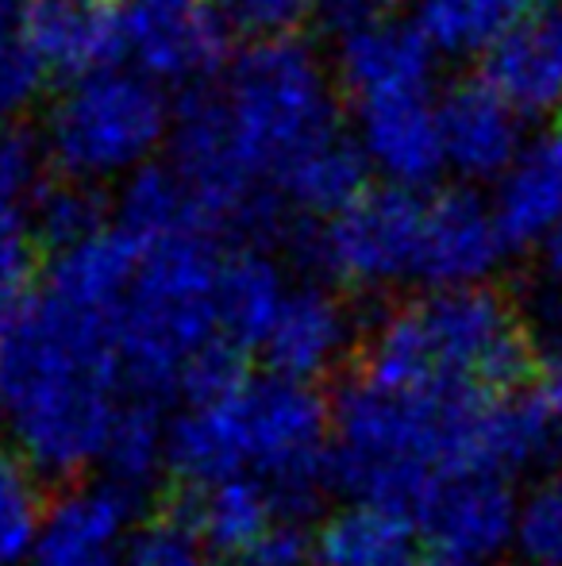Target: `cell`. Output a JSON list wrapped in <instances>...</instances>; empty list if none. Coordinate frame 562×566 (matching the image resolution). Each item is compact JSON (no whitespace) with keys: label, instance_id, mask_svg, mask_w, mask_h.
Instances as JSON below:
<instances>
[{"label":"cell","instance_id":"cell-1","mask_svg":"<svg viewBox=\"0 0 562 566\" xmlns=\"http://www.w3.org/2000/svg\"><path fill=\"white\" fill-rule=\"evenodd\" d=\"M339 97L331 62L297 35L251 43L178 108L170 174L212 231L274 228L300 174L347 139Z\"/></svg>","mask_w":562,"mask_h":566},{"label":"cell","instance_id":"cell-2","mask_svg":"<svg viewBox=\"0 0 562 566\" xmlns=\"http://www.w3.org/2000/svg\"><path fill=\"white\" fill-rule=\"evenodd\" d=\"M116 324L31 297L0 324V417L15 459L39 478H74L100 462L120 412Z\"/></svg>","mask_w":562,"mask_h":566},{"label":"cell","instance_id":"cell-3","mask_svg":"<svg viewBox=\"0 0 562 566\" xmlns=\"http://www.w3.org/2000/svg\"><path fill=\"white\" fill-rule=\"evenodd\" d=\"M170 470L185 490L255 478L274 493L282 516L300 521L331 482V409L316 386L247 374L235 389L173 417Z\"/></svg>","mask_w":562,"mask_h":566},{"label":"cell","instance_id":"cell-4","mask_svg":"<svg viewBox=\"0 0 562 566\" xmlns=\"http://www.w3.org/2000/svg\"><path fill=\"white\" fill-rule=\"evenodd\" d=\"M536 366L520 308L489 285L421 293L374 324L362 355L367 378L455 401L517 394Z\"/></svg>","mask_w":562,"mask_h":566},{"label":"cell","instance_id":"cell-5","mask_svg":"<svg viewBox=\"0 0 562 566\" xmlns=\"http://www.w3.org/2000/svg\"><path fill=\"white\" fill-rule=\"evenodd\" d=\"M481 401L385 386L367 374L331 409V482L362 505L413 513L439 478L470 467Z\"/></svg>","mask_w":562,"mask_h":566},{"label":"cell","instance_id":"cell-6","mask_svg":"<svg viewBox=\"0 0 562 566\" xmlns=\"http://www.w3.org/2000/svg\"><path fill=\"white\" fill-rule=\"evenodd\" d=\"M220 262L216 239L193 235L139 247V270L116 321L124 378L139 397L178 394L181 374L201 350L220 343Z\"/></svg>","mask_w":562,"mask_h":566},{"label":"cell","instance_id":"cell-7","mask_svg":"<svg viewBox=\"0 0 562 566\" xmlns=\"http://www.w3.org/2000/svg\"><path fill=\"white\" fill-rule=\"evenodd\" d=\"M173 113L162 85L128 66L74 77L43 119V155L70 186L131 181L170 143Z\"/></svg>","mask_w":562,"mask_h":566},{"label":"cell","instance_id":"cell-8","mask_svg":"<svg viewBox=\"0 0 562 566\" xmlns=\"http://www.w3.org/2000/svg\"><path fill=\"white\" fill-rule=\"evenodd\" d=\"M427 189L378 186L324 220L308 239V254L324 274L359 293L421 285L427 247Z\"/></svg>","mask_w":562,"mask_h":566},{"label":"cell","instance_id":"cell-9","mask_svg":"<svg viewBox=\"0 0 562 566\" xmlns=\"http://www.w3.org/2000/svg\"><path fill=\"white\" fill-rule=\"evenodd\" d=\"M435 59L439 54L413 20H397L390 12H354L336 39L331 70L351 113H370L432 101Z\"/></svg>","mask_w":562,"mask_h":566},{"label":"cell","instance_id":"cell-10","mask_svg":"<svg viewBox=\"0 0 562 566\" xmlns=\"http://www.w3.org/2000/svg\"><path fill=\"white\" fill-rule=\"evenodd\" d=\"M120 43L131 70L158 85H197L227 59V23L220 0H124Z\"/></svg>","mask_w":562,"mask_h":566},{"label":"cell","instance_id":"cell-11","mask_svg":"<svg viewBox=\"0 0 562 566\" xmlns=\"http://www.w3.org/2000/svg\"><path fill=\"white\" fill-rule=\"evenodd\" d=\"M520 497L512 485L486 470H458L432 485L413 509L416 532L443 555L463 566L494 563L512 547Z\"/></svg>","mask_w":562,"mask_h":566},{"label":"cell","instance_id":"cell-12","mask_svg":"<svg viewBox=\"0 0 562 566\" xmlns=\"http://www.w3.org/2000/svg\"><path fill=\"white\" fill-rule=\"evenodd\" d=\"M136 536V497L108 482L70 485L46 505L28 566H124Z\"/></svg>","mask_w":562,"mask_h":566},{"label":"cell","instance_id":"cell-13","mask_svg":"<svg viewBox=\"0 0 562 566\" xmlns=\"http://www.w3.org/2000/svg\"><path fill=\"white\" fill-rule=\"evenodd\" d=\"M351 343V308L324 285L293 282L258 350H263L271 374H278L285 381H300V386H316L320 378L343 366Z\"/></svg>","mask_w":562,"mask_h":566},{"label":"cell","instance_id":"cell-14","mask_svg":"<svg viewBox=\"0 0 562 566\" xmlns=\"http://www.w3.org/2000/svg\"><path fill=\"white\" fill-rule=\"evenodd\" d=\"M505 243L497 217L474 193H432L421 290H474L501 266Z\"/></svg>","mask_w":562,"mask_h":566},{"label":"cell","instance_id":"cell-15","mask_svg":"<svg viewBox=\"0 0 562 566\" xmlns=\"http://www.w3.org/2000/svg\"><path fill=\"white\" fill-rule=\"evenodd\" d=\"M509 101L486 82H463L439 101L443 163L466 181H497L524 147V127Z\"/></svg>","mask_w":562,"mask_h":566},{"label":"cell","instance_id":"cell-16","mask_svg":"<svg viewBox=\"0 0 562 566\" xmlns=\"http://www.w3.org/2000/svg\"><path fill=\"white\" fill-rule=\"evenodd\" d=\"M520 116H551L562 108V0L532 8L494 51L486 77Z\"/></svg>","mask_w":562,"mask_h":566},{"label":"cell","instance_id":"cell-17","mask_svg":"<svg viewBox=\"0 0 562 566\" xmlns=\"http://www.w3.org/2000/svg\"><path fill=\"white\" fill-rule=\"evenodd\" d=\"M139 270V247L116 224L93 231L70 247H59L46 266L43 297L116 324Z\"/></svg>","mask_w":562,"mask_h":566},{"label":"cell","instance_id":"cell-18","mask_svg":"<svg viewBox=\"0 0 562 566\" xmlns=\"http://www.w3.org/2000/svg\"><path fill=\"white\" fill-rule=\"evenodd\" d=\"M509 247H540L562 224V127L524 139L489 201Z\"/></svg>","mask_w":562,"mask_h":566},{"label":"cell","instance_id":"cell-19","mask_svg":"<svg viewBox=\"0 0 562 566\" xmlns=\"http://www.w3.org/2000/svg\"><path fill=\"white\" fill-rule=\"evenodd\" d=\"M178 516L189 524L204 552L227 555V559H247L282 521L278 501L255 478H227L216 485H201V490H185L178 505ZM300 524V521H297Z\"/></svg>","mask_w":562,"mask_h":566},{"label":"cell","instance_id":"cell-20","mask_svg":"<svg viewBox=\"0 0 562 566\" xmlns=\"http://www.w3.org/2000/svg\"><path fill=\"white\" fill-rule=\"evenodd\" d=\"M28 23L54 74L85 77L116 66L124 51L120 15L105 0H28Z\"/></svg>","mask_w":562,"mask_h":566},{"label":"cell","instance_id":"cell-21","mask_svg":"<svg viewBox=\"0 0 562 566\" xmlns=\"http://www.w3.org/2000/svg\"><path fill=\"white\" fill-rule=\"evenodd\" d=\"M562 428L536 401V394H505L481 401L474 417L470 467L509 482L520 470H532L551 459Z\"/></svg>","mask_w":562,"mask_h":566},{"label":"cell","instance_id":"cell-22","mask_svg":"<svg viewBox=\"0 0 562 566\" xmlns=\"http://www.w3.org/2000/svg\"><path fill=\"white\" fill-rule=\"evenodd\" d=\"M413 516L351 501L312 532L308 566H416Z\"/></svg>","mask_w":562,"mask_h":566},{"label":"cell","instance_id":"cell-23","mask_svg":"<svg viewBox=\"0 0 562 566\" xmlns=\"http://www.w3.org/2000/svg\"><path fill=\"white\" fill-rule=\"evenodd\" d=\"M293 282L282 274V266L258 247L227 251L220 262V336L232 347H255L266 339L274 316H278L285 293Z\"/></svg>","mask_w":562,"mask_h":566},{"label":"cell","instance_id":"cell-24","mask_svg":"<svg viewBox=\"0 0 562 566\" xmlns=\"http://www.w3.org/2000/svg\"><path fill=\"white\" fill-rule=\"evenodd\" d=\"M528 15V0H416V28L443 59H486Z\"/></svg>","mask_w":562,"mask_h":566},{"label":"cell","instance_id":"cell-25","mask_svg":"<svg viewBox=\"0 0 562 566\" xmlns=\"http://www.w3.org/2000/svg\"><path fill=\"white\" fill-rule=\"evenodd\" d=\"M100 467H105V482L128 497L147 493L162 478V470H170V424L162 420L158 401L136 394L120 405L100 451Z\"/></svg>","mask_w":562,"mask_h":566},{"label":"cell","instance_id":"cell-26","mask_svg":"<svg viewBox=\"0 0 562 566\" xmlns=\"http://www.w3.org/2000/svg\"><path fill=\"white\" fill-rule=\"evenodd\" d=\"M116 228L136 247L193 235V231L216 235V231L204 224L201 209H197L193 197L185 193V186L170 174V166H166V170L150 166V170L136 174L131 181H124L120 205H116Z\"/></svg>","mask_w":562,"mask_h":566},{"label":"cell","instance_id":"cell-27","mask_svg":"<svg viewBox=\"0 0 562 566\" xmlns=\"http://www.w3.org/2000/svg\"><path fill=\"white\" fill-rule=\"evenodd\" d=\"M46 62L28 23V0H0V124H12L39 101Z\"/></svg>","mask_w":562,"mask_h":566},{"label":"cell","instance_id":"cell-28","mask_svg":"<svg viewBox=\"0 0 562 566\" xmlns=\"http://www.w3.org/2000/svg\"><path fill=\"white\" fill-rule=\"evenodd\" d=\"M43 513L39 474L12 454H0V566H28Z\"/></svg>","mask_w":562,"mask_h":566},{"label":"cell","instance_id":"cell-29","mask_svg":"<svg viewBox=\"0 0 562 566\" xmlns=\"http://www.w3.org/2000/svg\"><path fill=\"white\" fill-rule=\"evenodd\" d=\"M512 547L524 566H562V467L540 474L520 497Z\"/></svg>","mask_w":562,"mask_h":566},{"label":"cell","instance_id":"cell-30","mask_svg":"<svg viewBox=\"0 0 562 566\" xmlns=\"http://www.w3.org/2000/svg\"><path fill=\"white\" fill-rule=\"evenodd\" d=\"M35 209H0V324L12 321L31 301L39 270Z\"/></svg>","mask_w":562,"mask_h":566},{"label":"cell","instance_id":"cell-31","mask_svg":"<svg viewBox=\"0 0 562 566\" xmlns=\"http://www.w3.org/2000/svg\"><path fill=\"white\" fill-rule=\"evenodd\" d=\"M108 228L105 217H100V205L93 197V189L85 186H59V189H43L35 201V231L43 243H51L54 251L59 247H70L77 239L93 235V231Z\"/></svg>","mask_w":562,"mask_h":566},{"label":"cell","instance_id":"cell-32","mask_svg":"<svg viewBox=\"0 0 562 566\" xmlns=\"http://www.w3.org/2000/svg\"><path fill=\"white\" fill-rule=\"evenodd\" d=\"M43 147L15 124H0V209H35Z\"/></svg>","mask_w":562,"mask_h":566},{"label":"cell","instance_id":"cell-33","mask_svg":"<svg viewBox=\"0 0 562 566\" xmlns=\"http://www.w3.org/2000/svg\"><path fill=\"white\" fill-rule=\"evenodd\" d=\"M328 4H343V0H220L227 23L251 31L255 43H263V39H293V31L300 23H308Z\"/></svg>","mask_w":562,"mask_h":566},{"label":"cell","instance_id":"cell-34","mask_svg":"<svg viewBox=\"0 0 562 566\" xmlns=\"http://www.w3.org/2000/svg\"><path fill=\"white\" fill-rule=\"evenodd\" d=\"M124 566H209V563H204L201 539L189 532V524L178 513H170L136 528Z\"/></svg>","mask_w":562,"mask_h":566},{"label":"cell","instance_id":"cell-35","mask_svg":"<svg viewBox=\"0 0 562 566\" xmlns=\"http://www.w3.org/2000/svg\"><path fill=\"white\" fill-rule=\"evenodd\" d=\"M308 563H312V536H305V528L297 521H282L243 559V566H308Z\"/></svg>","mask_w":562,"mask_h":566},{"label":"cell","instance_id":"cell-36","mask_svg":"<svg viewBox=\"0 0 562 566\" xmlns=\"http://www.w3.org/2000/svg\"><path fill=\"white\" fill-rule=\"evenodd\" d=\"M540 274H543V290H548V332L562 336V224L551 231L540 243Z\"/></svg>","mask_w":562,"mask_h":566},{"label":"cell","instance_id":"cell-37","mask_svg":"<svg viewBox=\"0 0 562 566\" xmlns=\"http://www.w3.org/2000/svg\"><path fill=\"white\" fill-rule=\"evenodd\" d=\"M536 401L551 412V420L562 428V336H551L548 350L536 358Z\"/></svg>","mask_w":562,"mask_h":566},{"label":"cell","instance_id":"cell-38","mask_svg":"<svg viewBox=\"0 0 562 566\" xmlns=\"http://www.w3.org/2000/svg\"><path fill=\"white\" fill-rule=\"evenodd\" d=\"M343 4L351 8V15H354V12H385L393 0H343Z\"/></svg>","mask_w":562,"mask_h":566},{"label":"cell","instance_id":"cell-39","mask_svg":"<svg viewBox=\"0 0 562 566\" xmlns=\"http://www.w3.org/2000/svg\"><path fill=\"white\" fill-rule=\"evenodd\" d=\"M416 566H463V563H455V559H443V555H435V559H424V563H416Z\"/></svg>","mask_w":562,"mask_h":566},{"label":"cell","instance_id":"cell-40","mask_svg":"<svg viewBox=\"0 0 562 566\" xmlns=\"http://www.w3.org/2000/svg\"><path fill=\"white\" fill-rule=\"evenodd\" d=\"M0 428H4V417H0Z\"/></svg>","mask_w":562,"mask_h":566},{"label":"cell","instance_id":"cell-41","mask_svg":"<svg viewBox=\"0 0 562 566\" xmlns=\"http://www.w3.org/2000/svg\"><path fill=\"white\" fill-rule=\"evenodd\" d=\"M116 4H124V0H116Z\"/></svg>","mask_w":562,"mask_h":566},{"label":"cell","instance_id":"cell-42","mask_svg":"<svg viewBox=\"0 0 562 566\" xmlns=\"http://www.w3.org/2000/svg\"><path fill=\"white\" fill-rule=\"evenodd\" d=\"M209 566H212V563H209Z\"/></svg>","mask_w":562,"mask_h":566}]
</instances>
